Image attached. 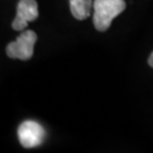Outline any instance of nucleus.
<instances>
[{"label":"nucleus","mask_w":153,"mask_h":153,"mask_svg":"<svg viewBox=\"0 0 153 153\" xmlns=\"http://www.w3.org/2000/svg\"><path fill=\"white\" fill-rule=\"evenodd\" d=\"M125 0H94L93 1V24L100 32L110 27L111 22L125 10Z\"/></svg>","instance_id":"1"},{"label":"nucleus","mask_w":153,"mask_h":153,"mask_svg":"<svg viewBox=\"0 0 153 153\" xmlns=\"http://www.w3.org/2000/svg\"><path fill=\"white\" fill-rule=\"evenodd\" d=\"M38 40L36 33L32 30L22 31L16 41L10 42L7 45V56L11 59L28 60L34 53V44Z\"/></svg>","instance_id":"2"},{"label":"nucleus","mask_w":153,"mask_h":153,"mask_svg":"<svg viewBox=\"0 0 153 153\" xmlns=\"http://www.w3.org/2000/svg\"><path fill=\"white\" fill-rule=\"evenodd\" d=\"M17 136L23 148L33 149L44 142L45 131L43 126L35 120H25L17 129Z\"/></svg>","instance_id":"3"},{"label":"nucleus","mask_w":153,"mask_h":153,"mask_svg":"<svg viewBox=\"0 0 153 153\" xmlns=\"http://www.w3.org/2000/svg\"><path fill=\"white\" fill-rule=\"evenodd\" d=\"M39 17V8L36 0H19L17 5L16 17L11 23L15 31H23L27 26L28 22H33Z\"/></svg>","instance_id":"4"},{"label":"nucleus","mask_w":153,"mask_h":153,"mask_svg":"<svg viewBox=\"0 0 153 153\" xmlns=\"http://www.w3.org/2000/svg\"><path fill=\"white\" fill-rule=\"evenodd\" d=\"M71 15L78 21H84L90 17L93 8L92 0H69Z\"/></svg>","instance_id":"5"},{"label":"nucleus","mask_w":153,"mask_h":153,"mask_svg":"<svg viewBox=\"0 0 153 153\" xmlns=\"http://www.w3.org/2000/svg\"><path fill=\"white\" fill-rule=\"evenodd\" d=\"M148 62H149V65H150V67H152L153 68V52L150 55V57H149Z\"/></svg>","instance_id":"6"}]
</instances>
